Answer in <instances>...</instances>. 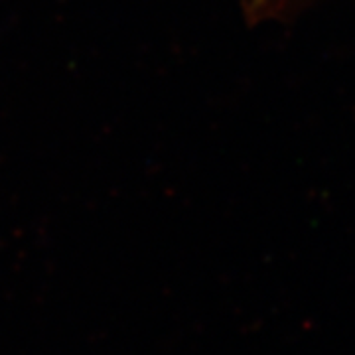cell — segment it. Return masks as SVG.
Masks as SVG:
<instances>
[{"mask_svg": "<svg viewBox=\"0 0 355 355\" xmlns=\"http://www.w3.org/2000/svg\"><path fill=\"white\" fill-rule=\"evenodd\" d=\"M308 0H243V12L251 24L265 20H280L296 12Z\"/></svg>", "mask_w": 355, "mask_h": 355, "instance_id": "1", "label": "cell"}]
</instances>
